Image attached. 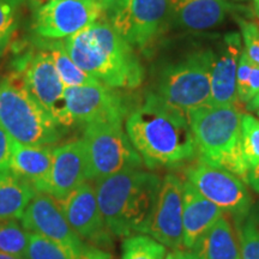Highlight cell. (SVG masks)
Masks as SVG:
<instances>
[{"label": "cell", "mask_w": 259, "mask_h": 259, "mask_svg": "<svg viewBox=\"0 0 259 259\" xmlns=\"http://www.w3.org/2000/svg\"><path fill=\"white\" fill-rule=\"evenodd\" d=\"M25 0H0V54L6 50L18 27L19 12Z\"/></svg>", "instance_id": "obj_29"}, {"label": "cell", "mask_w": 259, "mask_h": 259, "mask_svg": "<svg viewBox=\"0 0 259 259\" xmlns=\"http://www.w3.org/2000/svg\"><path fill=\"white\" fill-rule=\"evenodd\" d=\"M236 6L227 0H171V15L181 28L204 31L219 27Z\"/></svg>", "instance_id": "obj_20"}, {"label": "cell", "mask_w": 259, "mask_h": 259, "mask_svg": "<svg viewBox=\"0 0 259 259\" xmlns=\"http://www.w3.org/2000/svg\"><path fill=\"white\" fill-rule=\"evenodd\" d=\"M247 108L250 111H258L259 109V93L255 95L250 102L247 103Z\"/></svg>", "instance_id": "obj_37"}, {"label": "cell", "mask_w": 259, "mask_h": 259, "mask_svg": "<svg viewBox=\"0 0 259 259\" xmlns=\"http://www.w3.org/2000/svg\"><path fill=\"white\" fill-rule=\"evenodd\" d=\"M241 259H259V220L245 215L236 218Z\"/></svg>", "instance_id": "obj_27"}, {"label": "cell", "mask_w": 259, "mask_h": 259, "mask_svg": "<svg viewBox=\"0 0 259 259\" xmlns=\"http://www.w3.org/2000/svg\"><path fill=\"white\" fill-rule=\"evenodd\" d=\"M53 150L51 145L31 147L12 141L10 171L36 192H46L53 161Z\"/></svg>", "instance_id": "obj_18"}, {"label": "cell", "mask_w": 259, "mask_h": 259, "mask_svg": "<svg viewBox=\"0 0 259 259\" xmlns=\"http://www.w3.org/2000/svg\"><path fill=\"white\" fill-rule=\"evenodd\" d=\"M242 53L241 37L239 32H228L223 37L221 50L215 53L210 73V106L221 107L236 105V70Z\"/></svg>", "instance_id": "obj_17"}, {"label": "cell", "mask_w": 259, "mask_h": 259, "mask_svg": "<svg viewBox=\"0 0 259 259\" xmlns=\"http://www.w3.org/2000/svg\"><path fill=\"white\" fill-rule=\"evenodd\" d=\"M108 0H58L34 10L32 30L42 40L72 36L103 17Z\"/></svg>", "instance_id": "obj_10"}, {"label": "cell", "mask_w": 259, "mask_h": 259, "mask_svg": "<svg viewBox=\"0 0 259 259\" xmlns=\"http://www.w3.org/2000/svg\"><path fill=\"white\" fill-rule=\"evenodd\" d=\"M17 69V77L45 112L64 128L72 125L65 100V85L50 52L41 47L29 52L18 60Z\"/></svg>", "instance_id": "obj_9"}, {"label": "cell", "mask_w": 259, "mask_h": 259, "mask_svg": "<svg viewBox=\"0 0 259 259\" xmlns=\"http://www.w3.org/2000/svg\"><path fill=\"white\" fill-rule=\"evenodd\" d=\"M80 259H112V257L111 254L102 250H99L95 246L87 245Z\"/></svg>", "instance_id": "obj_33"}, {"label": "cell", "mask_w": 259, "mask_h": 259, "mask_svg": "<svg viewBox=\"0 0 259 259\" xmlns=\"http://www.w3.org/2000/svg\"><path fill=\"white\" fill-rule=\"evenodd\" d=\"M238 22L244 38L245 52L250 59L259 66V25L245 19H239Z\"/></svg>", "instance_id": "obj_31"}, {"label": "cell", "mask_w": 259, "mask_h": 259, "mask_svg": "<svg viewBox=\"0 0 259 259\" xmlns=\"http://www.w3.org/2000/svg\"><path fill=\"white\" fill-rule=\"evenodd\" d=\"M258 115H259V109H258Z\"/></svg>", "instance_id": "obj_42"}, {"label": "cell", "mask_w": 259, "mask_h": 259, "mask_svg": "<svg viewBox=\"0 0 259 259\" xmlns=\"http://www.w3.org/2000/svg\"><path fill=\"white\" fill-rule=\"evenodd\" d=\"M82 141L88 158L89 180H100L124 170L143 167L136 149L122 130V121L85 124Z\"/></svg>", "instance_id": "obj_7"}, {"label": "cell", "mask_w": 259, "mask_h": 259, "mask_svg": "<svg viewBox=\"0 0 259 259\" xmlns=\"http://www.w3.org/2000/svg\"><path fill=\"white\" fill-rule=\"evenodd\" d=\"M223 215L218 205L202 196L189 181L183 183L184 247L192 248L197 240Z\"/></svg>", "instance_id": "obj_19"}, {"label": "cell", "mask_w": 259, "mask_h": 259, "mask_svg": "<svg viewBox=\"0 0 259 259\" xmlns=\"http://www.w3.org/2000/svg\"><path fill=\"white\" fill-rule=\"evenodd\" d=\"M27 259H76L66 248L35 233H29Z\"/></svg>", "instance_id": "obj_30"}, {"label": "cell", "mask_w": 259, "mask_h": 259, "mask_svg": "<svg viewBox=\"0 0 259 259\" xmlns=\"http://www.w3.org/2000/svg\"><path fill=\"white\" fill-rule=\"evenodd\" d=\"M247 184L255 191V192L259 193V164L248 170Z\"/></svg>", "instance_id": "obj_34"}, {"label": "cell", "mask_w": 259, "mask_h": 259, "mask_svg": "<svg viewBox=\"0 0 259 259\" xmlns=\"http://www.w3.org/2000/svg\"><path fill=\"white\" fill-rule=\"evenodd\" d=\"M236 93L239 101L248 103L259 93V66L242 51L236 70Z\"/></svg>", "instance_id": "obj_25"}, {"label": "cell", "mask_w": 259, "mask_h": 259, "mask_svg": "<svg viewBox=\"0 0 259 259\" xmlns=\"http://www.w3.org/2000/svg\"><path fill=\"white\" fill-rule=\"evenodd\" d=\"M171 15V0H108L106 19L131 46L144 50Z\"/></svg>", "instance_id": "obj_8"}, {"label": "cell", "mask_w": 259, "mask_h": 259, "mask_svg": "<svg viewBox=\"0 0 259 259\" xmlns=\"http://www.w3.org/2000/svg\"><path fill=\"white\" fill-rule=\"evenodd\" d=\"M36 46L45 48V50L50 52L54 66H56L58 73H59L60 78L63 80L65 88H67V87L90 85V84H96L100 82V80L94 78L93 76L80 70L73 63L69 53L65 50L63 41L37 38Z\"/></svg>", "instance_id": "obj_23"}, {"label": "cell", "mask_w": 259, "mask_h": 259, "mask_svg": "<svg viewBox=\"0 0 259 259\" xmlns=\"http://www.w3.org/2000/svg\"><path fill=\"white\" fill-rule=\"evenodd\" d=\"M166 246L149 235H130L122 242L121 259H164Z\"/></svg>", "instance_id": "obj_26"}, {"label": "cell", "mask_w": 259, "mask_h": 259, "mask_svg": "<svg viewBox=\"0 0 259 259\" xmlns=\"http://www.w3.org/2000/svg\"><path fill=\"white\" fill-rule=\"evenodd\" d=\"M192 250L200 259H241L238 239L225 215L200 236Z\"/></svg>", "instance_id": "obj_21"}, {"label": "cell", "mask_w": 259, "mask_h": 259, "mask_svg": "<svg viewBox=\"0 0 259 259\" xmlns=\"http://www.w3.org/2000/svg\"><path fill=\"white\" fill-rule=\"evenodd\" d=\"M199 160L239 177L247 184L248 168L241 144L238 106H204L187 113Z\"/></svg>", "instance_id": "obj_4"}, {"label": "cell", "mask_w": 259, "mask_h": 259, "mask_svg": "<svg viewBox=\"0 0 259 259\" xmlns=\"http://www.w3.org/2000/svg\"><path fill=\"white\" fill-rule=\"evenodd\" d=\"M0 259H22V258H18V257H15V255L6 254V253H3V252H0Z\"/></svg>", "instance_id": "obj_39"}, {"label": "cell", "mask_w": 259, "mask_h": 259, "mask_svg": "<svg viewBox=\"0 0 259 259\" xmlns=\"http://www.w3.org/2000/svg\"><path fill=\"white\" fill-rule=\"evenodd\" d=\"M189 183L210 202L236 218L247 215L251 197L240 178L231 171L198 161L186 169Z\"/></svg>", "instance_id": "obj_11"}, {"label": "cell", "mask_w": 259, "mask_h": 259, "mask_svg": "<svg viewBox=\"0 0 259 259\" xmlns=\"http://www.w3.org/2000/svg\"><path fill=\"white\" fill-rule=\"evenodd\" d=\"M87 180L88 158L82 138L54 149L46 193L61 202Z\"/></svg>", "instance_id": "obj_15"}, {"label": "cell", "mask_w": 259, "mask_h": 259, "mask_svg": "<svg viewBox=\"0 0 259 259\" xmlns=\"http://www.w3.org/2000/svg\"><path fill=\"white\" fill-rule=\"evenodd\" d=\"M125 127L130 142L151 169L178 166L197 154L187 114L156 93H149L130 113Z\"/></svg>", "instance_id": "obj_1"}, {"label": "cell", "mask_w": 259, "mask_h": 259, "mask_svg": "<svg viewBox=\"0 0 259 259\" xmlns=\"http://www.w3.org/2000/svg\"><path fill=\"white\" fill-rule=\"evenodd\" d=\"M95 183L100 211L113 234L130 236L147 232L162 185L158 176L139 168Z\"/></svg>", "instance_id": "obj_3"}, {"label": "cell", "mask_w": 259, "mask_h": 259, "mask_svg": "<svg viewBox=\"0 0 259 259\" xmlns=\"http://www.w3.org/2000/svg\"><path fill=\"white\" fill-rule=\"evenodd\" d=\"M235 2H245V0H235Z\"/></svg>", "instance_id": "obj_41"}, {"label": "cell", "mask_w": 259, "mask_h": 259, "mask_svg": "<svg viewBox=\"0 0 259 259\" xmlns=\"http://www.w3.org/2000/svg\"><path fill=\"white\" fill-rule=\"evenodd\" d=\"M164 259H176V255H174V253H168Z\"/></svg>", "instance_id": "obj_40"}, {"label": "cell", "mask_w": 259, "mask_h": 259, "mask_svg": "<svg viewBox=\"0 0 259 259\" xmlns=\"http://www.w3.org/2000/svg\"><path fill=\"white\" fill-rule=\"evenodd\" d=\"M29 233L16 220L0 221V252L27 259Z\"/></svg>", "instance_id": "obj_24"}, {"label": "cell", "mask_w": 259, "mask_h": 259, "mask_svg": "<svg viewBox=\"0 0 259 259\" xmlns=\"http://www.w3.org/2000/svg\"><path fill=\"white\" fill-rule=\"evenodd\" d=\"M70 226L80 239L95 245H106L109 241L102 213L97 203L96 191L89 183H84L66 199L60 202Z\"/></svg>", "instance_id": "obj_16"}, {"label": "cell", "mask_w": 259, "mask_h": 259, "mask_svg": "<svg viewBox=\"0 0 259 259\" xmlns=\"http://www.w3.org/2000/svg\"><path fill=\"white\" fill-rule=\"evenodd\" d=\"M176 259H200L198 255H196L193 252L185 251V250H178L174 252Z\"/></svg>", "instance_id": "obj_35"}, {"label": "cell", "mask_w": 259, "mask_h": 259, "mask_svg": "<svg viewBox=\"0 0 259 259\" xmlns=\"http://www.w3.org/2000/svg\"><path fill=\"white\" fill-rule=\"evenodd\" d=\"M166 247L181 250L183 239V181L174 174L162 180L147 232Z\"/></svg>", "instance_id": "obj_14"}, {"label": "cell", "mask_w": 259, "mask_h": 259, "mask_svg": "<svg viewBox=\"0 0 259 259\" xmlns=\"http://www.w3.org/2000/svg\"><path fill=\"white\" fill-rule=\"evenodd\" d=\"M12 139L0 125V177L11 174L10 171V157H11Z\"/></svg>", "instance_id": "obj_32"}, {"label": "cell", "mask_w": 259, "mask_h": 259, "mask_svg": "<svg viewBox=\"0 0 259 259\" xmlns=\"http://www.w3.org/2000/svg\"><path fill=\"white\" fill-rule=\"evenodd\" d=\"M0 125L12 141L31 147L57 143L65 130L32 99L17 76L0 82Z\"/></svg>", "instance_id": "obj_5"}, {"label": "cell", "mask_w": 259, "mask_h": 259, "mask_svg": "<svg viewBox=\"0 0 259 259\" xmlns=\"http://www.w3.org/2000/svg\"><path fill=\"white\" fill-rule=\"evenodd\" d=\"M63 44L80 70L111 88L135 89L143 80V66L134 48L107 19L64 38Z\"/></svg>", "instance_id": "obj_2"}, {"label": "cell", "mask_w": 259, "mask_h": 259, "mask_svg": "<svg viewBox=\"0 0 259 259\" xmlns=\"http://www.w3.org/2000/svg\"><path fill=\"white\" fill-rule=\"evenodd\" d=\"M241 144L246 163L252 169L259 164V120L253 115H242Z\"/></svg>", "instance_id": "obj_28"}, {"label": "cell", "mask_w": 259, "mask_h": 259, "mask_svg": "<svg viewBox=\"0 0 259 259\" xmlns=\"http://www.w3.org/2000/svg\"><path fill=\"white\" fill-rule=\"evenodd\" d=\"M252 3H253V9H254L255 16L259 18V0H252Z\"/></svg>", "instance_id": "obj_38"}, {"label": "cell", "mask_w": 259, "mask_h": 259, "mask_svg": "<svg viewBox=\"0 0 259 259\" xmlns=\"http://www.w3.org/2000/svg\"><path fill=\"white\" fill-rule=\"evenodd\" d=\"M36 191L17 178L0 177V221L21 219Z\"/></svg>", "instance_id": "obj_22"}, {"label": "cell", "mask_w": 259, "mask_h": 259, "mask_svg": "<svg viewBox=\"0 0 259 259\" xmlns=\"http://www.w3.org/2000/svg\"><path fill=\"white\" fill-rule=\"evenodd\" d=\"M25 231H30L66 248L76 259L82 258L87 245L76 234L60 202L46 192H36L21 218Z\"/></svg>", "instance_id": "obj_12"}, {"label": "cell", "mask_w": 259, "mask_h": 259, "mask_svg": "<svg viewBox=\"0 0 259 259\" xmlns=\"http://www.w3.org/2000/svg\"><path fill=\"white\" fill-rule=\"evenodd\" d=\"M215 52L196 51L177 63L166 65L157 82V94L169 105L186 113L210 106V73Z\"/></svg>", "instance_id": "obj_6"}, {"label": "cell", "mask_w": 259, "mask_h": 259, "mask_svg": "<svg viewBox=\"0 0 259 259\" xmlns=\"http://www.w3.org/2000/svg\"><path fill=\"white\" fill-rule=\"evenodd\" d=\"M65 100L73 122L122 121L126 108L121 95L101 82L90 85L67 87Z\"/></svg>", "instance_id": "obj_13"}, {"label": "cell", "mask_w": 259, "mask_h": 259, "mask_svg": "<svg viewBox=\"0 0 259 259\" xmlns=\"http://www.w3.org/2000/svg\"><path fill=\"white\" fill-rule=\"evenodd\" d=\"M52 2H58V0H28L29 5H30L32 11L38 8H41V6L50 4V3H52Z\"/></svg>", "instance_id": "obj_36"}]
</instances>
